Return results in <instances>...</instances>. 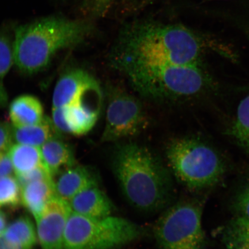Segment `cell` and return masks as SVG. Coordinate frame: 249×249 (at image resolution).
Listing matches in <instances>:
<instances>
[{
    "mask_svg": "<svg viewBox=\"0 0 249 249\" xmlns=\"http://www.w3.org/2000/svg\"><path fill=\"white\" fill-rule=\"evenodd\" d=\"M68 203L71 213L95 219L110 216L114 208L110 199L98 185L84 190Z\"/></svg>",
    "mask_w": 249,
    "mask_h": 249,
    "instance_id": "4fadbf2b",
    "label": "cell"
},
{
    "mask_svg": "<svg viewBox=\"0 0 249 249\" xmlns=\"http://www.w3.org/2000/svg\"><path fill=\"white\" fill-rule=\"evenodd\" d=\"M15 143L40 147L49 140L62 136L52 118L45 116L40 122L32 125L17 127L12 126Z\"/></svg>",
    "mask_w": 249,
    "mask_h": 249,
    "instance_id": "e0dca14e",
    "label": "cell"
},
{
    "mask_svg": "<svg viewBox=\"0 0 249 249\" xmlns=\"http://www.w3.org/2000/svg\"><path fill=\"white\" fill-rule=\"evenodd\" d=\"M104 102L101 87L63 107L53 108L52 119L62 133L81 136L92 129L100 116Z\"/></svg>",
    "mask_w": 249,
    "mask_h": 249,
    "instance_id": "9c48e42d",
    "label": "cell"
},
{
    "mask_svg": "<svg viewBox=\"0 0 249 249\" xmlns=\"http://www.w3.org/2000/svg\"><path fill=\"white\" fill-rule=\"evenodd\" d=\"M54 180L55 195L69 202L79 193L90 187L98 185L94 171L88 166L77 165L62 171Z\"/></svg>",
    "mask_w": 249,
    "mask_h": 249,
    "instance_id": "7c38bea8",
    "label": "cell"
},
{
    "mask_svg": "<svg viewBox=\"0 0 249 249\" xmlns=\"http://www.w3.org/2000/svg\"><path fill=\"white\" fill-rule=\"evenodd\" d=\"M247 33L249 38V31ZM228 134L249 154V95L238 105L235 119Z\"/></svg>",
    "mask_w": 249,
    "mask_h": 249,
    "instance_id": "44dd1931",
    "label": "cell"
},
{
    "mask_svg": "<svg viewBox=\"0 0 249 249\" xmlns=\"http://www.w3.org/2000/svg\"><path fill=\"white\" fill-rule=\"evenodd\" d=\"M112 169L127 201L145 213L169 207L175 195L171 172L150 149L135 142L118 144Z\"/></svg>",
    "mask_w": 249,
    "mask_h": 249,
    "instance_id": "7a4b0ae2",
    "label": "cell"
},
{
    "mask_svg": "<svg viewBox=\"0 0 249 249\" xmlns=\"http://www.w3.org/2000/svg\"><path fill=\"white\" fill-rule=\"evenodd\" d=\"M21 204V186L17 177L0 178V209L15 210Z\"/></svg>",
    "mask_w": 249,
    "mask_h": 249,
    "instance_id": "603a6c76",
    "label": "cell"
},
{
    "mask_svg": "<svg viewBox=\"0 0 249 249\" xmlns=\"http://www.w3.org/2000/svg\"><path fill=\"white\" fill-rule=\"evenodd\" d=\"M235 209L238 216L249 220V186L236 197L235 201Z\"/></svg>",
    "mask_w": 249,
    "mask_h": 249,
    "instance_id": "d4e9b609",
    "label": "cell"
},
{
    "mask_svg": "<svg viewBox=\"0 0 249 249\" xmlns=\"http://www.w3.org/2000/svg\"><path fill=\"white\" fill-rule=\"evenodd\" d=\"M223 241L227 249H249V220L238 216L227 225Z\"/></svg>",
    "mask_w": 249,
    "mask_h": 249,
    "instance_id": "7402d4cb",
    "label": "cell"
},
{
    "mask_svg": "<svg viewBox=\"0 0 249 249\" xmlns=\"http://www.w3.org/2000/svg\"><path fill=\"white\" fill-rule=\"evenodd\" d=\"M101 87L88 71L74 68L65 72L56 84L53 93V108L73 104L92 90Z\"/></svg>",
    "mask_w": 249,
    "mask_h": 249,
    "instance_id": "8fae6325",
    "label": "cell"
},
{
    "mask_svg": "<svg viewBox=\"0 0 249 249\" xmlns=\"http://www.w3.org/2000/svg\"><path fill=\"white\" fill-rule=\"evenodd\" d=\"M71 212L68 202L55 196L36 218L37 237L42 249H64L65 227Z\"/></svg>",
    "mask_w": 249,
    "mask_h": 249,
    "instance_id": "30bf717a",
    "label": "cell"
},
{
    "mask_svg": "<svg viewBox=\"0 0 249 249\" xmlns=\"http://www.w3.org/2000/svg\"><path fill=\"white\" fill-rule=\"evenodd\" d=\"M148 1H153V0H148Z\"/></svg>",
    "mask_w": 249,
    "mask_h": 249,
    "instance_id": "f546056e",
    "label": "cell"
},
{
    "mask_svg": "<svg viewBox=\"0 0 249 249\" xmlns=\"http://www.w3.org/2000/svg\"><path fill=\"white\" fill-rule=\"evenodd\" d=\"M165 155L171 173L190 191L211 188L222 179L225 172V164L220 154L197 137L171 140Z\"/></svg>",
    "mask_w": 249,
    "mask_h": 249,
    "instance_id": "5b68a950",
    "label": "cell"
},
{
    "mask_svg": "<svg viewBox=\"0 0 249 249\" xmlns=\"http://www.w3.org/2000/svg\"><path fill=\"white\" fill-rule=\"evenodd\" d=\"M2 235L17 249H33L38 242L36 228L32 220L25 216L9 224Z\"/></svg>",
    "mask_w": 249,
    "mask_h": 249,
    "instance_id": "d6986e66",
    "label": "cell"
},
{
    "mask_svg": "<svg viewBox=\"0 0 249 249\" xmlns=\"http://www.w3.org/2000/svg\"><path fill=\"white\" fill-rule=\"evenodd\" d=\"M123 74L140 95L156 102L189 100L215 87L203 63L162 70H132Z\"/></svg>",
    "mask_w": 249,
    "mask_h": 249,
    "instance_id": "277c9868",
    "label": "cell"
},
{
    "mask_svg": "<svg viewBox=\"0 0 249 249\" xmlns=\"http://www.w3.org/2000/svg\"><path fill=\"white\" fill-rule=\"evenodd\" d=\"M9 116L12 125L21 127L40 122L44 118V110L39 99L30 95L16 98L9 105Z\"/></svg>",
    "mask_w": 249,
    "mask_h": 249,
    "instance_id": "2e32d148",
    "label": "cell"
},
{
    "mask_svg": "<svg viewBox=\"0 0 249 249\" xmlns=\"http://www.w3.org/2000/svg\"><path fill=\"white\" fill-rule=\"evenodd\" d=\"M8 154L13 164L16 177L45 166L40 147L14 143L9 149Z\"/></svg>",
    "mask_w": 249,
    "mask_h": 249,
    "instance_id": "ac0fdd59",
    "label": "cell"
},
{
    "mask_svg": "<svg viewBox=\"0 0 249 249\" xmlns=\"http://www.w3.org/2000/svg\"><path fill=\"white\" fill-rule=\"evenodd\" d=\"M102 142H113L133 138L143 131L148 117L142 103L118 86H109Z\"/></svg>",
    "mask_w": 249,
    "mask_h": 249,
    "instance_id": "ba28073f",
    "label": "cell"
},
{
    "mask_svg": "<svg viewBox=\"0 0 249 249\" xmlns=\"http://www.w3.org/2000/svg\"><path fill=\"white\" fill-rule=\"evenodd\" d=\"M144 230L124 218L87 217L71 213L65 230L64 249H116L138 240Z\"/></svg>",
    "mask_w": 249,
    "mask_h": 249,
    "instance_id": "8992f818",
    "label": "cell"
},
{
    "mask_svg": "<svg viewBox=\"0 0 249 249\" xmlns=\"http://www.w3.org/2000/svg\"><path fill=\"white\" fill-rule=\"evenodd\" d=\"M15 175L12 164L8 152L0 153V178Z\"/></svg>",
    "mask_w": 249,
    "mask_h": 249,
    "instance_id": "4316f807",
    "label": "cell"
},
{
    "mask_svg": "<svg viewBox=\"0 0 249 249\" xmlns=\"http://www.w3.org/2000/svg\"><path fill=\"white\" fill-rule=\"evenodd\" d=\"M117 0H89V9L92 15L101 16Z\"/></svg>",
    "mask_w": 249,
    "mask_h": 249,
    "instance_id": "484cf974",
    "label": "cell"
},
{
    "mask_svg": "<svg viewBox=\"0 0 249 249\" xmlns=\"http://www.w3.org/2000/svg\"><path fill=\"white\" fill-rule=\"evenodd\" d=\"M43 163L52 178L76 164L72 147L62 136L55 137L40 147Z\"/></svg>",
    "mask_w": 249,
    "mask_h": 249,
    "instance_id": "5bb4252c",
    "label": "cell"
},
{
    "mask_svg": "<svg viewBox=\"0 0 249 249\" xmlns=\"http://www.w3.org/2000/svg\"><path fill=\"white\" fill-rule=\"evenodd\" d=\"M202 208L183 200L165 210L154 226V236L162 249H206L202 226Z\"/></svg>",
    "mask_w": 249,
    "mask_h": 249,
    "instance_id": "52a82bcc",
    "label": "cell"
},
{
    "mask_svg": "<svg viewBox=\"0 0 249 249\" xmlns=\"http://www.w3.org/2000/svg\"><path fill=\"white\" fill-rule=\"evenodd\" d=\"M94 31L88 20L58 17L20 25L14 30L15 64L24 73H38L48 66L57 53L82 44Z\"/></svg>",
    "mask_w": 249,
    "mask_h": 249,
    "instance_id": "3957f363",
    "label": "cell"
},
{
    "mask_svg": "<svg viewBox=\"0 0 249 249\" xmlns=\"http://www.w3.org/2000/svg\"><path fill=\"white\" fill-rule=\"evenodd\" d=\"M14 142L12 125L0 121V153L8 152Z\"/></svg>",
    "mask_w": 249,
    "mask_h": 249,
    "instance_id": "cb8c5ba5",
    "label": "cell"
},
{
    "mask_svg": "<svg viewBox=\"0 0 249 249\" xmlns=\"http://www.w3.org/2000/svg\"><path fill=\"white\" fill-rule=\"evenodd\" d=\"M14 39L5 29L0 30V107L8 104V95L5 87V78L15 64Z\"/></svg>",
    "mask_w": 249,
    "mask_h": 249,
    "instance_id": "ffe728a7",
    "label": "cell"
},
{
    "mask_svg": "<svg viewBox=\"0 0 249 249\" xmlns=\"http://www.w3.org/2000/svg\"><path fill=\"white\" fill-rule=\"evenodd\" d=\"M7 217L1 209H0V236L3 235L8 227Z\"/></svg>",
    "mask_w": 249,
    "mask_h": 249,
    "instance_id": "83f0119b",
    "label": "cell"
},
{
    "mask_svg": "<svg viewBox=\"0 0 249 249\" xmlns=\"http://www.w3.org/2000/svg\"><path fill=\"white\" fill-rule=\"evenodd\" d=\"M208 51L230 58L233 51L184 25L138 20L121 28L109 55L114 69L161 70L203 63Z\"/></svg>",
    "mask_w": 249,
    "mask_h": 249,
    "instance_id": "6da1fadb",
    "label": "cell"
},
{
    "mask_svg": "<svg viewBox=\"0 0 249 249\" xmlns=\"http://www.w3.org/2000/svg\"><path fill=\"white\" fill-rule=\"evenodd\" d=\"M55 196L54 179L52 177L33 180L21 186V204L35 219Z\"/></svg>",
    "mask_w": 249,
    "mask_h": 249,
    "instance_id": "9a60e30c",
    "label": "cell"
},
{
    "mask_svg": "<svg viewBox=\"0 0 249 249\" xmlns=\"http://www.w3.org/2000/svg\"><path fill=\"white\" fill-rule=\"evenodd\" d=\"M0 249H17L9 244L3 235L0 236Z\"/></svg>",
    "mask_w": 249,
    "mask_h": 249,
    "instance_id": "f1b7e54d",
    "label": "cell"
}]
</instances>
